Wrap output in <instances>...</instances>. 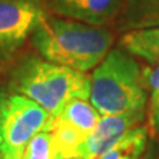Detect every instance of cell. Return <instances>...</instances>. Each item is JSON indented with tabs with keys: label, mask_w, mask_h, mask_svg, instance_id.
Wrapping results in <instances>:
<instances>
[{
	"label": "cell",
	"mask_w": 159,
	"mask_h": 159,
	"mask_svg": "<svg viewBox=\"0 0 159 159\" xmlns=\"http://www.w3.org/2000/svg\"><path fill=\"white\" fill-rule=\"evenodd\" d=\"M29 40L44 60L88 73L105 58L114 36L107 28L60 17L48 11Z\"/></svg>",
	"instance_id": "obj_1"
},
{
	"label": "cell",
	"mask_w": 159,
	"mask_h": 159,
	"mask_svg": "<svg viewBox=\"0 0 159 159\" xmlns=\"http://www.w3.org/2000/svg\"><path fill=\"white\" fill-rule=\"evenodd\" d=\"M90 85V74L37 56H27L19 61L9 80L12 93L32 99L52 117L74 98L89 99Z\"/></svg>",
	"instance_id": "obj_2"
},
{
	"label": "cell",
	"mask_w": 159,
	"mask_h": 159,
	"mask_svg": "<svg viewBox=\"0 0 159 159\" xmlns=\"http://www.w3.org/2000/svg\"><path fill=\"white\" fill-rule=\"evenodd\" d=\"M147 94L141 65L121 47L110 49L93 69L89 101L101 116L145 109Z\"/></svg>",
	"instance_id": "obj_3"
},
{
	"label": "cell",
	"mask_w": 159,
	"mask_h": 159,
	"mask_svg": "<svg viewBox=\"0 0 159 159\" xmlns=\"http://www.w3.org/2000/svg\"><path fill=\"white\" fill-rule=\"evenodd\" d=\"M52 116L17 93L0 94V159H21L28 142L45 131Z\"/></svg>",
	"instance_id": "obj_4"
},
{
	"label": "cell",
	"mask_w": 159,
	"mask_h": 159,
	"mask_svg": "<svg viewBox=\"0 0 159 159\" xmlns=\"http://www.w3.org/2000/svg\"><path fill=\"white\" fill-rule=\"evenodd\" d=\"M47 12V0H0V60L24 45Z\"/></svg>",
	"instance_id": "obj_5"
},
{
	"label": "cell",
	"mask_w": 159,
	"mask_h": 159,
	"mask_svg": "<svg viewBox=\"0 0 159 159\" xmlns=\"http://www.w3.org/2000/svg\"><path fill=\"white\" fill-rule=\"evenodd\" d=\"M145 111L146 107L111 116H101L96 127L88 134L85 141L80 146L77 158L99 159L127 131L139 126V123L145 119Z\"/></svg>",
	"instance_id": "obj_6"
},
{
	"label": "cell",
	"mask_w": 159,
	"mask_h": 159,
	"mask_svg": "<svg viewBox=\"0 0 159 159\" xmlns=\"http://www.w3.org/2000/svg\"><path fill=\"white\" fill-rule=\"evenodd\" d=\"M123 0H47L48 11L60 17L107 28L117 24Z\"/></svg>",
	"instance_id": "obj_7"
},
{
	"label": "cell",
	"mask_w": 159,
	"mask_h": 159,
	"mask_svg": "<svg viewBox=\"0 0 159 159\" xmlns=\"http://www.w3.org/2000/svg\"><path fill=\"white\" fill-rule=\"evenodd\" d=\"M117 23L126 32L159 27V0H123Z\"/></svg>",
	"instance_id": "obj_8"
},
{
	"label": "cell",
	"mask_w": 159,
	"mask_h": 159,
	"mask_svg": "<svg viewBox=\"0 0 159 159\" xmlns=\"http://www.w3.org/2000/svg\"><path fill=\"white\" fill-rule=\"evenodd\" d=\"M119 47L131 56L142 58L146 64L151 62L159 56V27L126 32Z\"/></svg>",
	"instance_id": "obj_9"
},
{
	"label": "cell",
	"mask_w": 159,
	"mask_h": 159,
	"mask_svg": "<svg viewBox=\"0 0 159 159\" xmlns=\"http://www.w3.org/2000/svg\"><path fill=\"white\" fill-rule=\"evenodd\" d=\"M45 131L52 134V142L58 159L77 157L78 148L86 138L84 133L56 117H52Z\"/></svg>",
	"instance_id": "obj_10"
},
{
	"label": "cell",
	"mask_w": 159,
	"mask_h": 159,
	"mask_svg": "<svg viewBox=\"0 0 159 159\" xmlns=\"http://www.w3.org/2000/svg\"><path fill=\"white\" fill-rule=\"evenodd\" d=\"M56 118H58L62 122L69 123L70 126L76 127L77 130L84 133L88 137V134L98 123L101 114L92 105L89 99L74 98L64 106V109L57 114Z\"/></svg>",
	"instance_id": "obj_11"
},
{
	"label": "cell",
	"mask_w": 159,
	"mask_h": 159,
	"mask_svg": "<svg viewBox=\"0 0 159 159\" xmlns=\"http://www.w3.org/2000/svg\"><path fill=\"white\" fill-rule=\"evenodd\" d=\"M147 129L137 126L127 131L99 159H141L146 151Z\"/></svg>",
	"instance_id": "obj_12"
},
{
	"label": "cell",
	"mask_w": 159,
	"mask_h": 159,
	"mask_svg": "<svg viewBox=\"0 0 159 159\" xmlns=\"http://www.w3.org/2000/svg\"><path fill=\"white\" fill-rule=\"evenodd\" d=\"M21 159H58L51 131H40L36 134L28 142Z\"/></svg>",
	"instance_id": "obj_13"
},
{
	"label": "cell",
	"mask_w": 159,
	"mask_h": 159,
	"mask_svg": "<svg viewBox=\"0 0 159 159\" xmlns=\"http://www.w3.org/2000/svg\"><path fill=\"white\" fill-rule=\"evenodd\" d=\"M142 76L147 93L159 90V56L142 68Z\"/></svg>",
	"instance_id": "obj_14"
},
{
	"label": "cell",
	"mask_w": 159,
	"mask_h": 159,
	"mask_svg": "<svg viewBox=\"0 0 159 159\" xmlns=\"http://www.w3.org/2000/svg\"><path fill=\"white\" fill-rule=\"evenodd\" d=\"M148 119H150V129L155 134H159V90L150 93Z\"/></svg>",
	"instance_id": "obj_15"
},
{
	"label": "cell",
	"mask_w": 159,
	"mask_h": 159,
	"mask_svg": "<svg viewBox=\"0 0 159 159\" xmlns=\"http://www.w3.org/2000/svg\"><path fill=\"white\" fill-rule=\"evenodd\" d=\"M141 159H159V151L152 148V150H150V152L143 154V157Z\"/></svg>",
	"instance_id": "obj_16"
},
{
	"label": "cell",
	"mask_w": 159,
	"mask_h": 159,
	"mask_svg": "<svg viewBox=\"0 0 159 159\" xmlns=\"http://www.w3.org/2000/svg\"><path fill=\"white\" fill-rule=\"evenodd\" d=\"M65 159H81V158H77V157H73V158H65Z\"/></svg>",
	"instance_id": "obj_17"
}]
</instances>
